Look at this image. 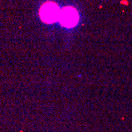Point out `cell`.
I'll list each match as a JSON object with an SVG mask.
<instances>
[{
  "mask_svg": "<svg viewBox=\"0 0 132 132\" xmlns=\"http://www.w3.org/2000/svg\"><path fill=\"white\" fill-rule=\"evenodd\" d=\"M59 20L66 27H73L78 21V14L75 8L67 6L60 10Z\"/></svg>",
  "mask_w": 132,
  "mask_h": 132,
  "instance_id": "7a4b0ae2",
  "label": "cell"
},
{
  "mask_svg": "<svg viewBox=\"0 0 132 132\" xmlns=\"http://www.w3.org/2000/svg\"><path fill=\"white\" fill-rule=\"evenodd\" d=\"M60 10L54 3H46L40 10V15L43 21L47 23H52L59 20Z\"/></svg>",
  "mask_w": 132,
  "mask_h": 132,
  "instance_id": "6da1fadb",
  "label": "cell"
}]
</instances>
